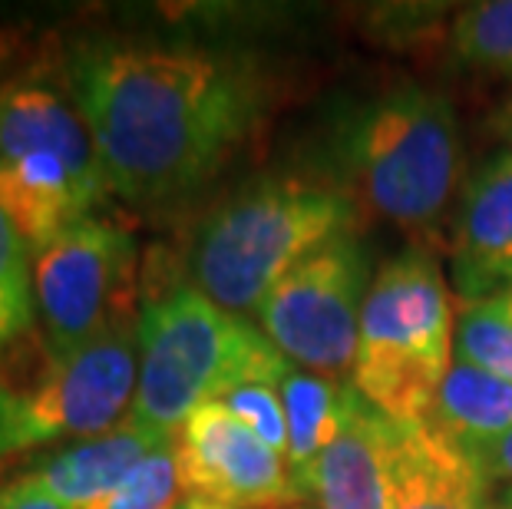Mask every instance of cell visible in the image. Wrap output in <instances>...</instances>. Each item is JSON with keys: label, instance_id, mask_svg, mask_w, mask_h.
Returning a JSON list of instances; mask_svg holds the SVG:
<instances>
[{"label": "cell", "instance_id": "cell-1", "mask_svg": "<svg viewBox=\"0 0 512 509\" xmlns=\"http://www.w3.org/2000/svg\"><path fill=\"white\" fill-rule=\"evenodd\" d=\"M60 77L96 139L106 186L133 205H169L209 186L265 113L252 63L192 43L80 37Z\"/></svg>", "mask_w": 512, "mask_h": 509}, {"label": "cell", "instance_id": "cell-2", "mask_svg": "<svg viewBox=\"0 0 512 509\" xmlns=\"http://www.w3.org/2000/svg\"><path fill=\"white\" fill-rule=\"evenodd\" d=\"M334 156L354 205L420 248L437 242L460 182V133L446 96L413 83L374 96L341 123Z\"/></svg>", "mask_w": 512, "mask_h": 509}, {"label": "cell", "instance_id": "cell-3", "mask_svg": "<svg viewBox=\"0 0 512 509\" xmlns=\"http://www.w3.org/2000/svg\"><path fill=\"white\" fill-rule=\"evenodd\" d=\"M357 205L344 189L298 176L245 182L205 215L189 242V278L215 305L258 311L265 295L314 248L354 232Z\"/></svg>", "mask_w": 512, "mask_h": 509}, {"label": "cell", "instance_id": "cell-4", "mask_svg": "<svg viewBox=\"0 0 512 509\" xmlns=\"http://www.w3.org/2000/svg\"><path fill=\"white\" fill-rule=\"evenodd\" d=\"M110 192L96 139L67 83L43 67H17L0 83V209L43 252Z\"/></svg>", "mask_w": 512, "mask_h": 509}, {"label": "cell", "instance_id": "cell-5", "mask_svg": "<svg viewBox=\"0 0 512 509\" xmlns=\"http://www.w3.org/2000/svg\"><path fill=\"white\" fill-rule=\"evenodd\" d=\"M136 367L129 414L176 437L192 410L238 384H281L291 361L242 314L219 308L192 285H172L139 311Z\"/></svg>", "mask_w": 512, "mask_h": 509}, {"label": "cell", "instance_id": "cell-6", "mask_svg": "<svg viewBox=\"0 0 512 509\" xmlns=\"http://www.w3.org/2000/svg\"><path fill=\"white\" fill-rule=\"evenodd\" d=\"M136 324L53 354L30 334L0 361V483L37 450L123 424L136 397Z\"/></svg>", "mask_w": 512, "mask_h": 509}, {"label": "cell", "instance_id": "cell-7", "mask_svg": "<svg viewBox=\"0 0 512 509\" xmlns=\"http://www.w3.org/2000/svg\"><path fill=\"white\" fill-rule=\"evenodd\" d=\"M456 354L450 288L427 248L380 268L361 311L351 381L380 414L413 424L430 414Z\"/></svg>", "mask_w": 512, "mask_h": 509}, {"label": "cell", "instance_id": "cell-8", "mask_svg": "<svg viewBox=\"0 0 512 509\" xmlns=\"http://www.w3.org/2000/svg\"><path fill=\"white\" fill-rule=\"evenodd\" d=\"M139 291V245L119 222L90 215L34 255L37 318L53 354L133 328Z\"/></svg>", "mask_w": 512, "mask_h": 509}, {"label": "cell", "instance_id": "cell-9", "mask_svg": "<svg viewBox=\"0 0 512 509\" xmlns=\"http://www.w3.org/2000/svg\"><path fill=\"white\" fill-rule=\"evenodd\" d=\"M367 252L344 232L291 268L258 305L265 338L298 367L321 377L354 371L367 298Z\"/></svg>", "mask_w": 512, "mask_h": 509}, {"label": "cell", "instance_id": "cell-10", "mask_svg": "<svg viewBox=\"0 0 512 509\" xmlns=\"http://www.w3.org/2000/svg\"><path fill=\"white\" fill-rule=\"evenodd\" d=\"M182 493L232 509H281L294 503L288 463L219 400L185 417L172 437Z\"/></svg>", "mask_w": 512, "mask_h": 509}, {"label": "cell", "instance_id": "cell-11", "mask_svg": "<svg viewBox=\"0 0 512 509\" xmlns=\"http://www.w3.org/2000/svg\"><path fill=\"white\" fill-rule=\"evenodd\" d=\"M446 248L463 301L512 288V149L483 162L466 182Z\"/></svg>", "mask_w": 512, "mask_h": 509}, {"label": "cell", "instance_id": "cell-12", "mask_svg": "<svg viewBox=\"0 0 512 509\" xmlns=\"http://www.w3.org/2000/svg\"><path fill=\"white\" fill-rule=\"evenodd\" d=\"M172 443L169 433L143 424L129 414L123 424L100 433L93 440L73 443V447L50 453L34 467L20 470L14 483L20 490L47 496L63 509H93L103 503L119 483L143 463L149 453Z\"/></svg>", "mask_w": 512, "mask_h": 509}, {"label": "cell", "instance_id": "cell-13", "mask_svg": "<svg viewBox=\"0 0 512 509\" xmlns=\"http://www.w3.org/2000/svg\"><path fill=\"white\" fill-rule=\"evenodd\" d=\"M390 424L394 420L347 381L341 427L314 463L298 503L311 509H387Z\"/></svg>", "mask_w": 512, "mask_h": 509}, {"label": "cell", "instance_id": "cell-14", "mask_svg": "<svg viewBox=\"0 0 512 509\" xmlns=\"http://www.w3.org/2000/svg\"><path fill=\"white\" fill-rule=\"evenodd\" d=\"M387 509H493V493L470 453L423 420L390 424Z\"/></svg>", "mask_w": 512, "mask_h": 509}, {"label": "cell", "instance_id": "cell-15", "mask_svg": "<svg viewBox=\"0 0 512 509\" xmlns=\"http://www.w3.org/2000/svg\"><path fill=\"white\" fill-rule=\"evenodd\" d=\"M423 424L470 453L512 430V384L453 354V367Z\"/></svg>", "mask_w": 512, "mask_h": 509}, {"label": "cell", "instance_id": "cell-16", "mask_svg": "<svg viewBox=\"0 0 512 509\" xmlns=\"http://www.w3.org/2000/svg\"><path fill=\"white\" fill-rule=\"evenodd\" d=\"M347 381H351V377H347ZM347 381L311 374V371H304V367H288L285 381H281V400H285V417H288L285 463L291 476L294 503H298L314 463L328 450L337 427H341Z\"/></svg>", "mask_w": 512, "mask_h": 509}, {"label": "cell", "instance_id": "cell-17", "mask_svg": "<svg viewBox=\"0 0 512 509\" xmlns=\"http://www.w3.org/2000/svg\"><path fill=\"white\" fill-rule=\"evenodd\" d=\"M456 357L512 384V288L463 301L456 314Z\"/></svg>", "mask_w": 512, "mask_h": 509}, {"label": "cell", "instance_id": "cell-18", "mask_svg": "<svg viewBox=\"0 0 512 509\" xmlns=\"http://www.w3.org/2000/svg\"><path fill=\"white\" fill-rule=\"evenodd\" d=\"M34 268L24 238L0 209V361L34 334Z\"/></svg>", "mask_w": 512, "mask_h": 509}, {"label": "cell", "instance_id": "cell-19", "mask_svg": "<svg viewBox=\"0 0 512 509\" xmlns=\"http://www.w3.org/2000/svg\"><path fill=\"white\" fill-rule=\"evenodd\" d=\"M450 47L463 63L512 77V0H483L453 17Z\"/></svg>", "mask_w": 512, "mask_h": 509}, {"label": "cell", "instance_id": "cell-20", "mask_svg": "<svg viewBox=\"0 0 512 509\" xmlns=\"http://www.w3.org/2000/svg\"><path fill=\"white\" fill-rule=\"evenodd\" d=\"M182 483L176 467V450L172 443L159 447L156 453L139 463L103 503L93 509H179Z\"/></svg>", "mask_w": 512, "mask_h": 509}, {"label": "cell", "instance_id": "cell-21", "mask_svg": "<svg viewBox=\"0 0 512 509\" xmlns=\"http://www.w3.org/2000/svg\"><path fill=\"white\" fill-rule=\"evenodd\" d=\"M219 404H225L245 427L258 433L271 450L285 457L288 453V417L285 400H281V384H238Z\"/></svg>", "mask_w": 512, "mask_h": 509}, {"label": "cell", "instance_id": "cell-22", "mask_svg": "<svg viewBox=\"0 0 512 509\" xmlns=\"http://www.w3.org/2000/svg\"><path fill=\"white\" fill-rule=\"evenodd\" d=\"M470 460L486 486H503V490L512 486V430L470 450Z\"/></svg>", "mask_w": 512, "mask_h": 509}, {"label": "cell", "instance_id": "cell-23", "mask_svg": "<svg viewBox=\"0 0 512 509\" xmlns=\"http://www.w3.org/2000/svg\"><path fill=\"white\" fill-rule=\"evenodd\" d=\"M14 60H17V37L7 27H0V83L17 70Z\"/></svg>", "mask_w": 512, "mask_h": 509}, {"label": "cell", "instance_id": "cell-24", "mask_svg": "<svg viewBox=\"0 0 512 509\" xmlns=\"http://www.w3.org/2000/svg\"><path fill=\"white\" fill-rule=\"evenodd\" d=\"M493 509H512V486H506V490L493 493Z\"/></svg>", "mask_w": 512, "mask_h": 509}, {"label": "cell", "instance_id": "cell-25", "mask_svg": "<svg viewBox=\"0 0 512 509\" xmlns=\"http://www.w3.org/2000/svg\"><path fill=\"white\" fill-rule=\"evenodd\" d=\"M182 509H232V506H215V503H202V500H185Z\"/></svg>", "mask_w": 512, "mask_h": 509}, {"label": "cell", "instance_id": "cell-26", "mask_svg": "<svg viewBox=\"0 0 512 509\" xmlns=\"http://www.w3.org/2000/svg\"><path fill=\"white\" fill-rule=\"evenodd\" d=\"M509 143H512V116H509Z\"/></svg>", "mask_w": 512, "mask_h": 509}, {"label": "cell", "instance_id": "cell-27", "mask_svg": "<svg viewBox=\"0 0 512 509\" xmlns=\"http://www.w3.org/2000/svg\"><path fill=\"white\" fill-rule=\"evenodd\" d=\"M179 509H182V506H179Z\"/></svg>", "mask_w": 512, "mask_h": 509}]
</instances>
